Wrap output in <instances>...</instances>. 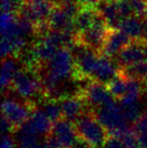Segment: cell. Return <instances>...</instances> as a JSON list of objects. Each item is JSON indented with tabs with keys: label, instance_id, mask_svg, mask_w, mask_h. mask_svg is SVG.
I'll return each instance as SVG.
<instances>
[{
	"label": "cell",
	"instance_id": "1",
	"mask_svg": "<svg viewBox=\"0 0 147 148\" xmlns=\"http://www.w3.org/2000/svg\"><path fill=\"white\" fill-rule=\"evenodd\" d=\"M74 125L78 136L93 147L102 146L109 136V132L101 124L93 110H87L78 118Z\"/></svg>",
	"mask_w": 147,
	"mask_h": 148
},
{
	"label": "cell",
	"instance_id": "2",
	"mask_svg": "<svg viewBox=\"0 0 147 148\" xmlns=\"http://www.w3.org/2000/svg\"><path fill=\"white\" fill-rule=\"evenodd\" d=\"M8 90L15 93L20 99L32 101L34 97L42 95L43 86L36 71L22 68L14 76Z\"/></svg>",
	"mask_w": 147,
	"mask_h": 148
},
{
	"label": "cell",
	"instance_id": "3",
	"mask_svg": "<svg viewBox=\"0 0 147 148\" xmlns=\"http://www.w3.org/2000/svg\"><path fill=\"white\" fill-rule=\"evenodd\" d=\"M95 115L101 124L107 129L109 134L122 138L128 130L131 129L126 120L120 104L115 101L95 110Z\"/></svg>",
	"mask_w": 147,
	"mask_h": 148
},
{
	"label": "cell",
	"instance_id": "4",
	"mask_svg": "<svg viewBox=\"0 0 147 148\" xmlns=\"http://www.w3.org/2000/svg\"><path fill=\"white\" fill-rule=\"evenodd\" d=\"M108 30L106 20L98 11L92 25L87 29L77 32L75 40L101 53Z\"/></svg>",
	"mask_w": 147,
	"mask_h": 148
},
{
	"label": "cell",
	"instance_id": "5",
	"mask_svg": "<svg viewBox=\"0 0 147 148\" xmlns=\"http://www.w3.org/2000/svg\"><path fill=\"white\" fill-rule=\"evenodd\" d=\"M36 109L32 101L20 100L15 101L7 98L2 103V116L5 117L17 130L24 122L28 120L32 112Z\"/></svg>",
	"mask_w": 147,
	"mask_h": 148
},
{
	"label": "cell",
	"instance_id": "6",
	"mask_svg": "<svg viewBox=\"0 0 147 148\" xmlns=\"http://www.w3.org/2000/svg\"><path fill=\"white\" fill-rule=\"evenodd\" d=\"M79 92L85 100L87 106L93 111L115 101L107 88V85L96 81L89 80L88 84L83 89H80Z\"/></svg>",
	"mask_w": 147,
	"mask_h": 148
},
{
	"label": "cell",
	"instance_id": "7",
	"mask_svg": "<svg viewBox=\"0 0 147 148\" xmlns=\"http://www.w3.org/2000/svg\"><path fill=\"white\" fill-rule=\"evenodd\" d=\"M80 91V90H79ZM59 106H61L62 115L63 118L71 121L72 123H75L78 118L82 114H84L88 109L85 100L81 96L80 92H78L75 95L64 97L59 100Z\"/></svg>",
	"mask_w": 147,
	"mask_h": 148
},
{
	"label": "cell",
	"instance_id": "8",
	"mask_svg": "<svg viewBox=\"0 0 147 148\" xmlns=\"http://www.w3.org/2000/svg\"><path fill=\"white\" fill-rule=\"evenodd\" d=\"M51 134L57 139L61 148H73L79 139L74 123L65 118L53 123Z\"/></svg>",
	"mask_w": 147,
	"mask_h": 148
},
{
	"label": "cell",
	"instance_id": "9",
	"mask_svg": "<svg viewBox=\"0 0 147 148\" xmlns=\"http://www.w3.org/2000/svg\"><path fill=\"white\" fill-rule=\"evenodd\" d=\"M133 39L121 29H109L101 53L109 58H114Z\"/></svg>",
	"mask_w": 147,
	"mask_h": 148
},
{
	"label": "cell",
	"instance_id": "10",
	"mask_svg": "<svg viewBox=\"0 0 147 148\" xmlns=\"http://www.w3.org/2000/svg\"><path fill=\"white\" fill-rule=\"evenodd\" d=\"M118 71H119V66L114 64L111 58L101 53L96 66L91 75L90 80L107 85L117 77Z\"/></svg>",
	"mask_w": 147,
	"mask_h": 148
},
{
	"label": "cell",
	"instance_id": "11",
	"mask_svg": "<svg viewBox=\"0 0 147 148\" xmlns=\"http://www.w3.org/2000/svg\"><path fill=\"white\" fill-rule=\"evenodd\" d=\"M116 64L119 68L127 66L130 64H136V62H142L145 59L143 53V47H142V40H133L129 43L126 47H124L119 53L115 57Z\"/></svg>",
	"mask_w": 147,
	"mask_h": 148
},
{
	"label": "cell",
	"instance_id": "12",
	"mask_svg": "<svg viewBox=\"0 0 147 148\" xmlns=\"http://www.w3.org/2000/svg\"><path fill=\"white\" fill-rule=\"evenodd\" d=\"M47 23L51 30L61 31V32H72L77 34L74 17L70 16L61 6L53 7L47 20Z\"/></svg>",
	"mask_w": 147,
	"mask_h": 148
},
{
	"label": "cell",
	"instance_id": "13",
	"mask_svg": "<svg viewBox=\"0 0 147 148\" xmlns=\"http://www.w3.org/2000/svg\"><path fill=\"white\" fill-rule=\"evenodd\" d=\"M97 9L105 18L109 29H119L122 17L118 9L117 0L114 1H100Z\"/></svg>",
	"mask_w": 147,
	"mask_h": 148
},
{
	"label": "cell",
	"instance_id": "14",
	"mask_svg": "<svg viewBox=\"0 0 147 148\" xmlns=\"http://www.w3.org/2000/svg\"><path fill=\"white\" fill-rule=\"evenodd\" d=\"M24 68L19 59L13 56L6 57L2 59V69H1V87L6 90L10 87L14 76L19 70Z\"/></svg>",
	"mask_w": 147,
	"mask_h": 148
},
{
	"label": "cell",
	"instance_id": "15",
	"mask_svg": "<svg viewBox=\"0 0 147 148\" xmlns=\"http://www.w3.org/2000/svg\"><path fill=\"white\" fill-rule=\"evenodd\" d=\"M16 132V144L18 148H29L32 145L36 144L39 142V135L34 130V126L29 120L24 122L17 130Z\"/></svg>",
	"mask_w": 147,
	"mask_h": 148
},
{
	"label": "cell",
	"instance_id": "16",
	"mask_svg": "<svg viewBox=\"0 0 147 148\" xmlns=\"http://www.w3.org/2000/svg\"><path fill=\"white\" fill-rule=\"evenodd\" d=\"M31 125L34 126V130L37 132V134L43 139L46 136H49L51 133L53 124L49 118L44 114V112L41 109H36L32 112L30 118L28 119Z\"/></svg>",
	"mask_w": 147,
	"mask_h": 148
},
{
	"label": "cell",
	"instance_id": "17",
	"mask_svg": "<svg viewBox=\"0 0 147 148\" xmlns=\"http://www.w3.org/2000/svg\"><path fill=\"white\" fill-rule=\"evenodd\" d=\"M119 29L128 34L132 39H141L142 29H143V18L139 16L132 15L122 20Z\"/></svg>",
	"mask_w": 147,
	"mask_h": 148
},
{
	"label": "cell",
	"instance_id": "18",
	"mask_svg": "<svg viewBox=\"0 0 147 148\" xmlns=\"http://www.w3.org/2000/svg\"><path fill=\"white\" fill-rule=\"evenodd\" d=\"M118 73L125 79H134L144 82L147 76V60H142L130 66L119 68Z\"/></svg>",
	"mask_w": 147,
	"mask_h": 148
},
{
	"label": "cell",
	"instance_id": "19",
	"mask_svg": "<svg viewBox=\"0 0 147 148\" xmlns=\"http://www.w3.org/2000/svg\"><path fill=\"white\" fill-rule=\"evenodd\" d=\"M97 13H98L97 8L82 7L80 12L74 18L75 27H76L77 32H80V31H83L90 27L94 22Z\"/></svg>",
	"mask_w": 147,
	"mask_h": 148
},
{
	"label": "cell",
	"instance_id": "20",
	"mask_svg": "<svg viewBox=\"0 0 147 148\" xmlns=\"http://www.w3.org/2000/svg\"><path fill=\"white\" fill-rule=\"evenodd\" d=\"M107 88L114 99L120 101L125 97L127 93V79H125L118 73L117 77L107 84Z\"/></svg>",
	"mask_w": 147,
	"mask_h": 148
},
{
	"label": "cell",
	"instance_id": "21",
	"mask_svg": "<svg viewBox=\"0 0 147 148\" xmlns=\"http://www.w3.org/2000/svg\"><path fill=\"white\" fill-rule=\"evenodd\" d=\"M120 106L122 108V111L124 113L126 120L130 123H135L137 119L141 116V106L139 101L134 102H119Z\"/></svg>",
	"mask_w": 147,
	"mask_h": 148
},
{
	"label": "cell",
	"instance_id": "22",
	"mask_svg": "<svg viewBox=\"0 0 147 148\" xmlns=\"http://www.w3.org/2000/svg\"><path fill=\"white\" fill-rule=\"evenodd\" d=\"M44 114L49 118V120L53 123L59 121L62 119V110L61 106H59V100L55 99H45L42 104V108H41Z\"/></svg>",
	"mask_w": 147,
	"mask_h": 148
},
{
	"label": "cell",
	"instance_id": "23",
	"mask_svg": "<svg viewBox=\"0 0 147 148\" xmlns=\"http://www.w3.org/2000/svg\"><path fill=\"white\" fill-rule=\"evenodd\" d=\"M27 0H2V12L12 13L17 15L21 8L25 5Z\"/></svg>",
	"mask_w": 147,
	"mask_h": 148
},
{
	"label": "cell",
	"instance_id": "24",
	"mask_svg": "<svg viewBox=\"0 0 147 148\" xmlns=\"http://www.w3.org/2000/svg\"><path fill=\"white\" fill-rule=\"evenodd\" d=\"M133 129L137 135L139 134H146L147 133V112L142 113L141 116L137 119L133 124Z\"/></svg>",
	"mask_w": 147,
	"mask_h": 148
},
{
	"label": "cell",
	"instance_id": "25",
	"mask_svg": "<svg viewBox=\"0 0 147 148\" xmlns=\"http://www.w3.org/2000/svg\"><path fill=\"white\" fill-rule=\"evenodd\" d=\"M102 148H126V147H125V144H124L123 140H122L121 138L109 134L106 141H105L104 144L102 145Z\"/></svg>",
	"mask_w": 147,
	"mask_h": 148
},
{
	"label": "cell",
	"instance_id": "26",
	"mask_svg": "<svg viewBox=\"0 0 147 148\" xmlns=\"http://www.w3.org/2000/svg\"><path fill=\"white\" fill-rule=\"evenodd\" d=\"M14 131H16V129L14 128V126L7 120L5 117L2 116L1 120V132L3 135L5 134H10V133H13Z\"/></svg>",
	"mask_w": 147,
	"mask_h": 148
},
{
	"label": "cell",
	"instance_id": "27",
	"mask_svg": "<svg viewBox=\"0 0 147 148\" xmlns=\"http://www.w3.org/2000/svg\"><path fill=\"white\" fill-rule=\"evenodd\" d=\"M16 145V141L13 140L10 134H5L2 136L1 148H15Z\"/></svg>",
	"mask_w": 147,
	"mask_h": 148
},
{
	"label": "cell",
	"instance_id": "28",
	"mask_svg": "<svg viewBox=\"0 0 147 148\" xmlns=\"http://www.w3.org/2000/svg\"><path fill=\"white\" fill-rule=\"evenodd\" d=\"M80 4L82 7H90V8H97L99 2L101 0H75Z\"/></svg>",
	"mask_w": 147,
	"mask_h": 148
},
{
	"label": "cell",
	"instance_id": "29",
	"mask_svg": "<svg viewBox=\"0 0 147 148\" xmlns=\"http://www.w3.org/2000/svg\"><path fill=\"white\" fill-rule=\"evenodd\" d=\"M138 137V143L140 148H147V133L146 134H139Z\"/></svg>",
	"mask_w": 147,
	"mask_h": 148
},
{
	"label": "cell",
	"instance_id": "30",
	"mask_svg": "<svg viewBox=\"0 0 147 148\" xmlns=\"http://www.w3.org/2000/svg\"><path fill=\"white\" fill-rule=\"evenodd\" d=\"M141 40L147 41V16L143 18V29H142Z\"/></svg>",
	"mask_w": 147,
	"mask_h": 148
},
{
	"label": "cell",
	"instance_id": "31",
	"mask_svg": "<svg viewBox=\"0 0 147 148\" xmlns=\"http://www.w3.org/2000/svg\"><path fill=\"white\" fill-rule=\"evenodd\" d=\"M29 148H51V146L46 143L45 139H43V141H41V142H37L36 144L32 145V146L29 147Z\"/></svg>",
	"mask_w": 147,
	"mask_h": 148
},
{
	"label": "cell",
	"instance_id": "32",
	"mask_svg": "<svg viewBox=\"0 0 147 148\" xmlns=\"http://www.w3.org/2000/svg\"><path fill=\"white\" fill-rule=\"evenodd\" d=\"M47 1L53 4V6H62L68 0H47Z\"/></svg>",
	"mask_w": 147,
	"mask_h": 148
},
{
	"label": "cell",
	"instance_id": "33",
	"mask_svg": "<svg viewBox=\"0 0 147 148\" xmlns=\"http://www.w3.org/2000/svg\"><path fill=\"white\" fill-rule=\"evenodd\" d=\"M142 47H143V53H144V57H145V60H147V41L142 40Z\"/></svg>",
	"mask_w": 147,
	"mask_h": 148
},
{
	"label": "cell",
	"instance_id": "34",
	"mask_svg": "<svg viewBox=\"0 0 147 148\" xmlns=\"http://www.w3.org/2000/svg\"><path fill=\"white\" fill-rule=\"evenodd\" d=\"M144 84H145L146 85V87H147V76H146V78H145V80H144Z\"/></svg>",
	"mask_w": 147,
	"mask_h": 148
},
{
	"label": "cell",
	"instance_id": "35",
	"mask_svg": "<svg viewBox=\"0 0 147 148\" xmlns=\"http://www.w3.org/2000/svg\"><path fill=\"white\" fill-rule=\"evenodd\" d=\"M133 148H140L139 146H136V147H133Z\"/></svg>",
	"mask_w": 147,
	"mask_h": 148
},
{
	"label": "cell",
	"instance_id": "36",
	"mask_svg": "<svg viewBox=\"0 0 147 148\" xmlns=\"http://www.w3.org/2000/svg\"><path fill=\"white\" fill-rule=\"evenodd\" d=\"M92 148H98V147H92Z\"/></svg>",
	"mask_w": 147,
	"mask_h": 148
}]
</instances>
